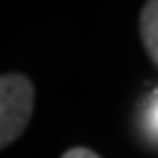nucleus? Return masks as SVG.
<instances>
[{"instance_id": "obj_1", "label": "nucleus", "mask_w": 158, "mask_h": 158, "mask_svg": "<svg viewBox=\"0 0 158 158\" xmlns=\"http://www.w3.org/2000/svg\"><path fill=\"white\" fill-rule=\"evenodd\" d=\"M33 111V84L21 74L0 78V146L6 148L27 127Z\"/></svg>"}, {"instance_id": "obj_2", "label": "nucleus", "mask_w": 158, "mask_h": 158, "mask_svg": "<svg viewBox=\"0 0 158 158\" xmlns=\"http://www.w3.org/2000/svg\"><path fill=\"white\" fill-rule=\"evenodd\" d=\"M140 33L148 56L158 66V0H150L142 8Z\"/></svg>"}, {"instance_id": "obj_3", "label": "nucleus", "mask_w": 158, "mask_h": 158, "mask_svg": "<svg viewBox=\"0 0 158 158\" xmlns=\"http://www.w3.org/2000/svg\"><path fill=\"white\" fill-rule=\"evenodd\" d=\"M62 158H99L94 152H90L88 148H72L64 154Z\"/></svg>"}, {"instance_id": "obj_4", "label": "nucleus", "mask_w": 158, "mask_h": 158, "mask_svg": "<svg viewBox=\"0 0 158 158\" xmlns=\"http://www.w3.org/2000/svg\"><path fill=\"white\" fill-rule=\"evenodd\" d=\"M156 121H158V111H156Z\"/></svg>"}]
</instances>
